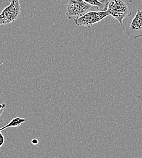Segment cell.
Masks as SVG:
<instances>
[{"label":"cell","instance_id":"cell-1","mask_svg":"<svg viewBox=\"0 0 142 158\" xmlns=\"http://www.w3.org/2000/svg\"><path fill=\"white\" fill-rule=\"evenodd\" d=\"M132 0H108L107 11L122 26L124 19L132 15Z\"/></svg>","mask_w":142,"mask_h":158},{"label":"cell","instance_id":"cell-2","mask_svg":"<svg viewBox=\"0 0 142 158\" xmlns=\"http://www.w3.org/2000/svg\"><path fill=\"white\" fill-rule=\"evenodd\" d=\"M91 11L102 12L99 7L90 5L82 0H68L65 16L68 19L75 20Z\"/></svg>","mask_w":142,"mask_h":158},{"label":"cell","instance_id":"cell-3","mask_svg":"<svg viewBox=\"0 0 142 158\" xmlns=\"http://www.w3.org/2000/svg\"><path fill=\"white\" fill-rule=\"evenodd\" d=\"M9 4L0 14V25H6L15 22L21 14L20 0H9Z\"/></svg>","mask_w":142,"mask_h":158},{"label":"cell","instance_id":"cell-4","mask_svg":"<svg viewBox=\"0 0 142 158\" xmlns=\"http://www.w3.org/2000/svg\"><path fill=\"white\" fill-rule=\"evenodd\" d=\"M109 14L108 11H91L87 12L81 17L77 19L75 21L76 25L78 26H85L90 27L94 24L98 23L101 20L109 16Z\"/></svg>","mask_w":142,"mask_h":158},{"label":"cell","instance_id":"cell-5","mask_svg":"<svg viewBox=\"0 0 142 158\" xmlns=\"http://www.w3.org/2000/svg\"><path fill=\"white\" fill-rule=\"evenodd\" d=\"M126 35L131 39L142 38V10H139L131 21Z\"/></svg>","mask_w":142,"mask_h":158},{"label":"cell","instance_id":"cell-6","mask_svg":"<svg viewBox=\"0 0 142 158\" xmlns=\"http://www.w3.org/2000/svg\"><path fill=\"white\" fill-rule=\"evenodd\" d=\"M90 5L99 7L102 12L107 11L108 0H82Z\"/></svg>","mask_w":142,"mask_h":158},{"label":"cell","instance_id":"cell-7","mask_svg":"<svg viewBox=\"0 0 142 158\" xmlns=\"http://www.w3.org/2000/svg\"><path fill=\"white\" fill-rule=\"evenodd\" d=\"M25 122V120L24 118H21L19 117L12 118L7 124H6L5 126H4L0 128V131H2V130L7 129L8 128H10V127L14 128V127H19L21 125V123H22L23 122Z\"/></svg>","mask_w":142,"mask_h":158},{"label":"cell","instance_id":"cell-8","mask_svg":"<svg viewBox=\"0 0 142 158\" xmlns=\"http://www.w3.org/2000/svg\"><path fill=\"white\" fill-rule=\"evenodd\" d=\"M6 103H0V117L1 116V114H2V113L4 112V110L6 108Z\"/></svg>","mask_w":142,"mask_h":158},{"label":"cell","instance_id":"cell-9","mask_svg":"<svg viewBox=\"0 0 142 158\" xmlns=\"http://www.w3.org/2000/svg\"><path fill=\"white\" fill-rule=\"evenodd\" d=\"M4 142H5V138L3 135L2 134L1 131H0V147H1L4 145Z\"/></svg>","mask_w":142,"mask_h":158},{"label":"cell","instance_id":"cell-10","mask_svg":"<svg viewBox=\"0 0 142 158\" xmlns=\"http://www.w3.org/2000/svg\"><path fill=\"white\" fill-rule=\"evenodd\" d=\"M32 143L33 145H36V144L38 143V140L37 139H33V140H32Z\"/></svg>","mask_w":142,"mask_h":158},{"label":"cell","instance_id":"cell-11","mask_svg":"<svg viewBox=\"0 0 142 158\" xmlns=\"http://www.w3.org/2000/svg\"><path fill=\"white\" fill-rule=\"evenodd\" d=\"M141 157H142V153H141Z\"/></svg>","mask_w":142,"mask_h":158}]
</instances>
